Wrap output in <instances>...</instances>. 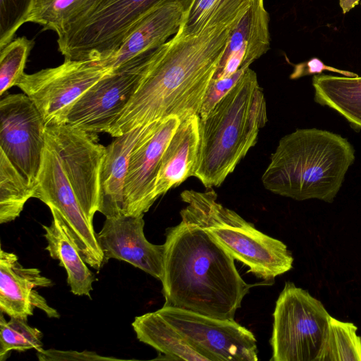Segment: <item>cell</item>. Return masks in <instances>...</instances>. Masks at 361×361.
<instances>
[{
    "label": "cell",
    "instance_id": "1",
    "mask_svg": "<svg viewBox=\"0 0 361 361\" xmlns=\"http://www.w3.org/2000/svg\"><path fill=\"white\" fill-rule=\"evenodd\" d=\"M235 25L192 35L178 30L155 49L136 91L108 133L116 137L169 117L182 121L198 115Z\"/></svg>",
    "mask_w": 361,
    "mask_h": 361
},
{
    "label": "cell",
    "instance_id": "2",
    "mask_svg": "<svg viewBox=\"0 0 361 361\" xmlns=\"http://www.w3.org/2000/svg\"><path fill=\"white\" fill-rule=\"evenodd\" d=\"M164 246V305L234 319L253 286L234 258L204 230L182 221L166 229Z\"/></svg>",
    "mask_w": 361,
    "mask_h": 361
},
{
    "label": "cell",
    "instance_id": "3",
    "mask_svg": "<svg viewBox=\"0 0 361 361\" xmlns=\"http://www.w3.org/2000/svg\"><path fill=\"white\" fill-rule=\"evenodd\" d=\"M355 149L341 135L317 128L297 129L279 142L262 181L269 191L298 201L332 202Z\"/></svg>",
    "mask_w": 361,
    "mask_h": 361
},
{
    "label": "cell",
    "instance_id": "4",
    "mask_svg": "<svg viewBox=\"0 0 361 361\" xmlns=\"http://www.w3.org/2000/svg\"><path fill=\"white\" fill-rule=\"evenodd\" d=\"M267 122L264 95L249 67L210 113L200 118L194 176L207 189L220 186L256 144Z\"/></svg>",
    "mask_w": 361,
    "mask_h": 361
},
{
    "label": "cell",
    "instance_id": "5",
    "mask_svg": "<svg viewBox=\"0 0 361 361\" xmlns=\"http://www.w3.org/2000/svg\"><path fill=\"white\" fill-rule=\"evenodd\" d=\"M180 197L186 204L180 212L181 221L204 230L257 278L273 282L293 268V257L285 243L219 202L212 188L184 190Z\"/></svg>",
    "mask_w": 361,
    "mask_h": 361
},
{
    "label": "cell",
    "instance_id": "6",
    "mask_svg": "<svg viewBox=\"0 0 361 361\" xmlns=\"http://www.w3.org/2000/svg\"><path fill=\"white\" fill-rule=\"evenodd\" d=\"M195 0H99L86 14L58 35L65 59L106 60L113 56L136 24L156 7L178 3L187 15ZM185 15V16H186Z\"/></svg>",
    "mask_w": 361,
    "mask_h": 361
},
{
    "label": "cell",
    "instance_id": "7",
    "mask_svg": "<svg viewBox=\"0 0 361 361\" xmlns=\"http://www.w3.org/2000/svg\"><path fill=\"white\" fill-rule=\"evenodd\" d=\"M330 314L307 290L286 282L273 313L271 361H317Z\"/></svg>",
    "mask_w": 361,
    "mask_h": 361
},
{
    "label": "cell",
    "instance_id": "8",
    "mask_svg": "<svg viewBox=\"0 0 361 361\" xmlns=\"http://www.w3.org/2000/svg\"><path fill=\"white\" fill-rule=\"evenodd\" d=\"M111 71L100 61L65 59L59 66L24 73L16 86L32 100L46 126L62 125L76 100Z\"/></svg>",
    "mask_w": 361,
    "mask_h": 361
},
{
    "label": "cell",
    "instance_id": "9",
    "mask_svg": "<svg viewBox=\"0 0 361 361\" xmlns=\"http://www.w3.org/2000/svg\"><path fill=\"white\" fill-rule=\"evenodd\" d=\"M154 49L112 69L92 85L73 104L66 124L92 134L108 133L140 85Z\"/></svg>",
    "mask_w": 361,
    "mask_h": 361
},
{
    "label": "cell",
    "instance_id": "10",
    "mask_svg": "<svg viewBox=\"0 0 361 361\" xmlns=\"http://www.w3.org/2000/svg\"><path fill=\"white\" fill-rule=\"evenodd\" d=\"M58 212L85 262L99 269L104 253L53 147L46 141L34 197Z\"/></svg>",
    "mask_w": 361,
    "mask_h": 361
},
{
    "label": "cell",
    "instance_id": "11",
    "mask_svg": "<svg viewBox=\"0 0 361 361\" xmlns=\"http://www.w3.org/2000/svg\"><path fill=\"white\" fill-rule=\"evenodd\" d=\"M95 134L68 124L46 126V141L56 152L88 221L100 207V173L106 147Z\"/></svg>",
    "mask_w": 361,
    "mask_h": 361
},
{
    "label": "cell",
    "instance_id": "12",
    "mask_svg": "<svg viewBox=\"0 0 361 361\" xmlns=\"http://www.w3.org/2000/svg\"><path fill=\"white\" fill-rule=\"evenodd\" d=\"M211 361H257V340L234 319L164 305L157 310Z\"/></svg>",
    "mask_w": 361,
    "mask_h": 361
},
{
    "label": "cell",
    "instance_id": "13",
    "mask_svg": "<svg viewBox=\"0 0 361 361\" xmlns=\"http://www.w3.org/2000/svg\"><path fill=\"white\" fill-rule=\"evenodd\" d=\"M0 149L35 189L46 145V126L25 93L0 101Z\"/></svg>",
    "mask_w": 361,
    "mask_h": 361
},
{
    "label": "cell",
    "instance_id": "14",
    "mask_svg": "<svg viewBox=\"0 0 361 361\" xmlns=\"http://www.w3.org/2000/svg\"><path fill=\"white\" fill-rule=\"evenodd\" d=\"M180 123L176 116L153 122L134 147L124 184L123 214H144L157 200L155 183L161 158Z\"/></svg>",
    "mask_w": 361,
    "mask_h": 361
},
{
    "label": "cell",
    "instance_id": "15",
    "mask_svg": "<svg viewBox=\"0 0 361 361\" xmlns=\"http://www.w3.org/2000/svg\"><path fill=\"white\" fill-rule=\"evenodd\" d=\"M144 214L106 217L97 239L105 260L126 262L161 280L164 273L163 245L149 242L144 233Z\"/></svg>",
    "mask_w": 361,
    "mask_h": 361
},
{
    "label": "cell",
    "instance_id": "16",
    "mask_svg": "<svg viewBox=\"0 0 361 361\" xmlns=\"http://www.w3.org/2000/svg\"><path fill=\"white\" fill-rule=\"evenodd\" d=\"M269 21L264 1L255 0L231 30L212 80L228 78L249 68L269 49Z\"/></svg>",
    "mask_w": 361,
    "mask_h": 361
},
{
    "label": "cell",
    "instance_id": "17",
    "mask_svg": "<svg viewBox=\"0 0 361 361\" xmlns=\"http://www.w3.org/2000/svg\"><path fill=\"white\" fill-rule=\"evenodd\" d=\"M185 15L184 8L178 3L156 7L136 24L113 56L100 62L112 70L158 48L178 32Z\"/></svg>",
    "mask_w": 361,
    "mask_h": 361
},
{
    "label": "cell",
    "instance_id": "18",
    "mask_svg": "<svg viewBox=\"0 0 361 361\" xmlns=\"http://www.w3.org/2000/svg\"><path fill=\"white\" fill-rule=\"evenodd\" d=\"M199 121V116L193 115L180 121L166 147L155 183L157 199L194 176L200 146Z\"/></svg>",
    "mask_w": 361,
    "mask_h": 361
},
{
    "label": "cell",
    "instance_id": "19",
    "mask_svg": "<svg viewBox=\"0 0 361 361\" xmlns=\"http://www.w3.org/2000/svg\"><path fill=\"white\" fill-rule=\"evenodd\" d=\"M152 123L134 128L106 147L100 173V207L106 217L123 214V192L130 154Z\"/></svg>",
    "mask_w": 361,
    "mask_h": 361
},
{
    "label": "cell",
    "instance_id": "20",
    "mask_svg": "<svg viewBox=\"0 0 361 361\" xmlns=\"http://www.w3.org/2000/svg\"><path fill=\"white\" fill-rule=\"evenodd\" d=\"M49 279L37 268H25L12 252L0 251V310L10 317L27 321L33 314L35 288L52 286Z\"/></svg>",
    "mask_w": 361,
    "mask_h": 361
},
{
    "label": "cell",
    "instance_id": "21",
    "mask_svg": "<svg viewBox=\"0 0 361 361\" xmlns=\"http://www.w3.org/2000/svg\"><path fill=\"white\" fill-rule=\"evenodd\" d=\"M53 219L49 226H42L44 236L47 242L46 250L54 259L59 261L67 274V283L72 293L91 298L93 274L87 267L77 246L71 240L64 226L62 218L56 210L49 208Z\"/></svg>",
    "mask_w": 361,
    "mask_h": 361
},
{
    "label": "cell",
    "instance_id": "22",
    "mask_svg": "<svg viewBox=\"0 0 361 361\" xmlns=\"http://www.w3.org/2000/svg\"><path fill=\"white\" fill-rule=\"evenodd\" d=\"M137 338L160 353L165 359L186 361H211L189 342L157 311L135 317L132 323Z\"/></svg>",
    "mask_w": 361,
    "mask_h": 361
},
{
    "label": "cell",
    "instance_id": "23",
    "mask_svg": "<svg viewBox=\"0 0 361 361\" xmlns=\"http://www.w3.org/2000/svg\"><path fill=\"white\" fill-rule=\"evenodd\" d=\"M314 100L342 115L355 129H361V77L326 74L312 78Z\"/></svg>",
    "mask_w": 361,
    "mask_h": 361
},
{
    "label": "cell",
    "instance_id": "24",
    "mask_svg": "<svg viewBox=\"0 0 361 361\" xmlns=\"http://www.w3.org/2000/svg\"><path fill=\"white\" fill-rule=\"evenodd\" d=\"M255 0H195L179 31L186 35L220 26L236 25Z\"/></svg>",
    "mask_w": 361,
    "mask_h": 361
},
{
    "label": "cell",
    "instance_id": "25",
    "mask_svg": "<svg viewBox=\"0 0 361 361\" xmlns=\"http://www.w3.org/2000/svg\"><path fill=\"white\" fill-rule=\"evenodd\" d=\"M99 0H34L26 22L59 35L71 23L92 9Z\"/></svg>",
    "mask_w": 361,
    "mask_h": 361
},
{
    "label": "cell",
    "instance_id": "26",
    "mask_svg": "<svg viewBox=\"0 0 361 361\" xmlns=\"http://www.w3.org/2000/svg\"><path fill=\"white\" fill-rule=\"evenodd\" d=\"M33 197L34 188L0 149V223L15 220Z\"/></svg>",
    "mask_w": 361,
    "mask_h": 361
},
{
    "label": "cell",
    "instance_id": "27",
    "mask_svg": "<svg viewBox=\"0 0 361 361\" xmlns=\"http://www.w3.org/2000/svg\"><path fill=\"white\" fill-rule=\"evenodd\" d=\"M352 322L330 316L327 334L317 361H361V336Z\"/></svg>",
    "mask_w": 361,
    "mask_h": 361
},
{
    "label": "cell",
    "instance_id": "28",
    "mask_svg": "<svg viewBox=\"0 0 361 361\" xmlns=\"http://www.w3.org/2000/svg\"><path fill=\"white\" fill-rule=\"evenodd\" d=\"M42 333L37 328L32 327L27 321L18 318L11 317L7 322L3 312L0 317V360H6L13 351H26L35 349L37 351L42 348Z\"/></svg>",
    "mask_w": 361,
    "mask_h": 361
},
{
    "label": "cell",
    "instance_id": "29",
    "mask_svg": "<svg viewBox=\"0 0 361 361\" xmlns=\"http://www.w3.org/2000/svg\"><path fill=\"white\" fill-rule=\"evenodd\" d=\"M34 41L20 37L0 50V94L16 86L24 68Z\"/></svg>",
    "mask_w": 361,
    "mask_h": 361
},
{
    "label": "cell",
    "instance_id": "30",
    "mask_svg": "<svg viewBox=\"0 0 361 361\" xmlns=\"http://www.w3.org/2000/svg\"><path fill=\"white\" fill-rule=\"evenodd\" d=\"M33 3L34 0H0V50L26 23Z\"/></svg>",
    "mask_w": 361,
    "mask_h": 361
},
{
    "label": "cell",
    "instance_id": "31",
    "mask_svg": "<svg viewBox=\"0 0 361 361\" xmlns=\"http://www.w3.org/2000/svg\"><path fill=\"white\" fill-rule=\"evenodd\" d=\"M246 69H240L228 78L212 80L198 114L200 118L206 117L210 113L216 104L236 84Z\"/></svg>",
    "mask_w": 361,
    "mask_h": 361
},
{
    "label": "cell",
    "instance_id": "32",
    "mask_svg": "<svg viewBox=\"0 0 361 361\" xmlns=\"http://www.w3.org/2000/svg\"><path fill=\"white\" fill-rule=\"evenodd\" d=\"M37 357L39 361L122 360L116 357L102 356L92 351L79 352L56 349L44 350L42 348L37 351Z\"/></svg>",
    "mask_w": 361,
    "mask_h": 361
},
{
    "label": "cell",
    "instance_id": "33",
    "mask_svg": "<svg viewBox=\"0 0 361 361\" xmlns=\"http://www.w3.org/2000/svg\"><path fill=\"white\" fill-rule=\"evenodd\" d=\"M324 71L339 73L346 77H356L357 74L344 70L325 65L320 59L312 58L307 61L295 65L293 73L290 74L291 79L310 75L312 74H321Z\"/></svg>",
    "mask_w": 361,
    "mask_h": 361
},
{
    "label": "cell",
    "instance_id": "34",
    "mask_svg": "<svg viewBox=\"0 0 361 361\" xmlns=\"http://www.w3.org/2000/svg\"><path fill=\"white\" fill-rule=\"evenodd\" d=\"M32 305L34 307H37L44 311L49 317H59L57 311L50 307L45 299L39 295L36 290H34L32 295Z\"/></svg>",
    "mask_w": 361,
    "mask_h": 361
}]
</instances>
